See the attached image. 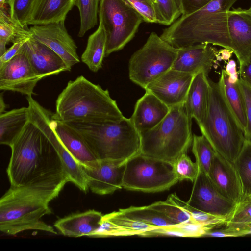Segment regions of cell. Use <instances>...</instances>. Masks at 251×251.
<instances>
[{
	"instance_id": "obj_48",
	"label": "cell",
	"mask_w": 251,
	"mask_h": 251,
	"mask_svg": "<svg viewBox=\"0 0 251 251\" xmlns=\"http://www.w3.org/2000/svg\"><path fill=\"white\" fill-rule=\"evenodd\" d=\"M5 104L4 102L2 94L0 95V113L1 114L5 112Z\"/></svg>"
},
{
	"instance_id": "obj_50",
	"label": "cell",
	"mask_w": 251,
	"mask_h": 251,
	"mask_svg": "<svg viewBox=\"0 0 251 251\" xmlns=\"http://www.w3.org/2000/svg\"><path fill=\"white\" fill-rule=\"evenodd\" d=\"M249 12L251 14V7H250L249 9H248Z\"/></svg>"
},
{
	"instance_id": "obj_46",
	"label": "cell",
	"mask_w": 251,
	"mask_h": 251,
	"mask_svg": "<svg viewBox=\"0 0 251 251\" xmlns=\"http://www.w3.org/2000/svg\"><path fill=\"white\" fill-rule=\"evenodd\" d=\"M236 66L235 61L233 59H230L228 61L225 69L229 76V81L233 83L238 81L239 79V73Z\"/></svg>"
},
{
	"instance_id": "obj_23",
	"label": "cell",
	"mask_w": 251,
	"mask_h": 251,
	"mask_svg": "<svg viewBox=\"0 0 251 251\" xmlns=\"http://www.w3.org/2000/svg\"><path fill=\"white\" fill-rule=\"evenodd\" d=\"M159 228L129 218L118 210L103 215L101 226L91 237L149 235Z\"/></svg>"
},
{
	"instance_id": "obj_17",
	"label": "cell",
	"mask_w": 251,
	"mask_h": 251,
	"mask_svg": "<svg viewBox=\"0 0 251 251\" xmlns=\"http://www.w3.org/2000/svg\"><path fill=\"white\" fill-rule=\"evenodd\" d=\"M50 126L64 146L75 160L83 167H95L97 158L82 135L69 124L52 114Z\"/></svg>"
},
{
	"instance_id": "obj_10",
	"label": "cell",
	"mask_w": 251,
	"mask_h": 251,
	"mask_svg": "<svg viewBox=\"0 0 251 251\" xmlns=\"http://www.w3.org/2000/svg\"><path fill=\"white\" fill-rule=\"evenodd\" d=\"M99 18L106 34L105 57L122 50L144 21L140 14L123 0H100Z\"/></svg>"
},
{
	"instance_id": "obj_18",
	"label": "cell",
	"mask_w": 251,
	"mask_h": 251,
	"mask_svg": "<svg viewBox=\"0 0 251 251\" xmlns=\"http://www.w3.org/2000/svg\"><path fill=\"white\" fill-rule=\"evenodd\" d=\"M172 69L194 75L203 72L206 75L217 62L218 50L209 44H196L178 48Z\"/></svg>"
},
{
	"instance_id": "obj_32",
	"label": "cell",
	"mask_w": 251,
	"mask_h": 251,
	"mask_svg": "<svg viewBox=\"0 0 251 251\" xmlns=\"http://www.w3.org/2000/svg\"><path fill=\"white\" fill-rule=\"evenodd\" d=\"M119 210L129 218L159 228L178 225L161 212L151 208L149 205L140 207L131 206Z\"/></svg>"
},
{
	"instance_id": "obj_35",
	"label": "cell",
	"mask_w": 251,
	"mask_h": 251,
	"mask_svg": "<svg viewBox=\"0 0 251 251\" xmlns=\"http://www.w3.org/2000/svg\"><path fill=\"white\" fill-rule=\"evenodd\" d=\"M192 151L194 154L199 170L208 175L215 154L212 146L203 135H193Z\"/></svg>"
},
{
	"instance_id": "obj_8",
	"label": "cell",
	"mask_w": 251,
	"mask_h": 251,
	"mask_svg": "<svg viewBox=\"0 0 251 251\" xmlns=\"http://www.w3.org/2000/svg\"><path fill=\"white\" fill-rule=\"evenodd\" d=\"M178 50L151 32L129 60L130 80L145 89L150 82L172 68Z\"/></svg>"
},
{
	"instance_id": "obj_11",
	"label": "cell",
	"mask_w": 251,
	"mask_h": 251,
	"mask_svg": "<svg viewBox=\"0 0 251 251\" xmlns=\"http://www.w3.org/2000/svg\"><path fill=\"white\" fill-rule=\"evenodd\" d=\"M26 99L31 120L44 132L56 149L69 181L86 193L89 188L82 167L67 150L50 126L53 113L40 105L32 96H27Z\"/></svg>"
},
{
	"instance_id": "obj_31",
	"label": "cell",
	"mask_w": 251,
	"mask_h": 251,
	"mask_svg": "<svg viewBox=\"0 0 251 251\" xmlns=\"http://www.w3.org/2000/svg\"><path fill=\"white\" fill-rule=\"evenodd\" d=\"M27 26H24L13 20L7 9H0V56L6 51V46L21 39L30 37Z\"/></svg>"
},
{
	"instance_id": "obj_12",
	"label": "cell",
	"mask_w": 251,
	"mask_h": 251,
	"mask_svg": "<svg viewBox=\"0 0 251 251\" xmlns=\"http://www.w3.org/2000/svg\"><path fill=\"white\" fill-rule=\"evenodd\" d=\"M24 45L13 58L0 65V90L32 96L37 83L43 78L33 71Z\"/></svg>"
},
{
	"instance_id": "obj_28",
	"label": "cell",
	"mask_w": 251,
	"mask_h": 251,
	"mask_svg": "<svg viewBox=\"0 0 251 251\" xmlns=\"http://www.w3.org/2000/svg\"><path fill=\"white\" fill-rule=\"evenodd\" d=\"M30 120L28 106L0 114V144L10 147Z\"/></svg>"
},
{
	"instance_id": "obj_2",
	"label": "cell",
	"mask_w": 251,
	"mask_h": 251,
	"mask_svg": "<svg viewBox=\"0 0 251 251\" xmlns=\"http://www.w3.org/2000/svg\"><path fill=\"white\" fill-rule=\"evenodd\" d=\"M10 147L11 153L6 173L11 186L66 174L56 149L31 119Z\"/></svg>"
},
{
	"instance_id": "obj_42",
	"label": "cell",
	"mask_w": 251,
	"mask_h": 251,
	"mask_svg": "<svg viewBox=\"0 0 251 251\" xmlns=\"http://www.w3.org/2000/svg\"><path fill=\"white\" fill-rule=\"evenodd\" d=\"M239 83L246 105L247 125L244 135L246 140L251 141V86L240 79Z\"/></svg>"
},
{
	"instance_id": "obj_9",
	"label": "cell",
	"mask_w": 251,
	"mask_h": 251,
	"mask_svg": "<svg viewBox=\"0 0 251 251\" xmlns=\"http://www.w3.org/2000/svg\"><path fill=\"white\" fill-rule=\"evenodd\" d=\"M178 181L173 163L140 153L125 163L122 184L125 189L158 192L169 189Z\"/></svg>"
},
{
	"instance_id": "obj_44",
	"label": "cell",
	"mask_w": 251,
	"mask_h": 251,
	"mask_svg": "<svg viewBox=\"0 0 251 251\" xmlns=\"http://www.w3.org/2000/svg\"><path fill=\"white\" fill-rule=\"evenodd\" d=\"M28 38L21 39L13 43L12 46L7 50L3 54L0 56V65L7 62L18 54L24 43Z\"/></svg>"
},
{
	"instance_id": "obj_20",
	"label": "cell",
	"mask_w": 251,
	"mask_h": 251,
	"mask_svg": "<svg viewBox=\"0 0 251 251\" xmlns=\"http://www.w3.org/2000/svg\"><path fill=\"white\" fill-rule=\"evenodd\" d=\"M227 28L231 50L239 65L251 54V14L240 8L227 13Z\"/></svg>"
},
{
	"instance_id": "obj_3",
	"label": "cell",
	"mask_w": 251,
	"mask_h": 251,
	"mask_svg": "<svg viewBox=\"0 0 251 251\" xmlns=\"http://www.w3.org/2000/svg\"><path fill=\"white\" fill-rule=\"evenodd\" d=\"M237 0H212L195 12L181 15L160 36L176 48L206 43L232 50L227 13Z\"/></svg>"
},
{
	"instance_id": "obj_39",
	"label": "cell",
	"mask_w": 251,
	"mask_h": 251,
	"mask_svg": "<svg viewBox=\"0 0 251 251\" xmlns=\"http://www.w3.org/2000/svg\"><path fill=\"white\" fill-rule=\"evenodd\" d=\"M173 168L179 181L186 179L193 182L199 172L197 163L193 162L186 153L181 154L174 162Z\"/></svg>"
},
{
	"instance_id": "obj_1",
	"label": "cell",
	"mask_w": 251,
	"mask_h": 251,
	"mask_svg": "<svg viewBox=\"0 0 251 251\" xmlns=\"http://www.w3.org/2000/svg\"><path fill=\"white\" fill-rule=\"evenodd\" d=\"M69 181L65 173L44 177L27 184L10 186L0 199V230L14 236L26 230L57 234L42 220L52 213L50 203Z\"/></svg>"
},
{
	"instance_id": "obj_16",
	"label": "cell",
	"mask_w": 251,
	"mask_h": 251,
	"mask_svg": "<svg viewBox=\"0 0 251 251\" xmlns=\"http://www.w3.org/2000/svg\"><path fill=\"white\" fill-rule=\"evenodd\" d=\"M125 163L103 160H99L93 168L82 167L88 188L100 195L110 194L122 188Z\"/></svg>"
},
{
	"instance_id": "obj_43",
	"label": "cell",
	"mask_w": 251,
	"mask_h": 251,
	"mask_svg": "<svg viewBox=\"0 0 251 251\" xmlns=\"http://www.w3.org/2000/svg\"><path fill=\"white\" fill-rule=\"evenodd\" d=\"M212 0H181L182 15H187L195 12L208 4Z\"/></svg>"
},
{
	"instance_id": "obj_47",
	"label": "cell",
	"mask_w": 251,
	"mask_h": 251,
	"mask_svg": "<svg viewBox=\"0 0 251 251\" xmlns=\"http://www.w3.org/2000/svg\"><path fill=\"white\" fill-rule=\"evenodd\" d=\"M233 53L231 50L224 48L218 51L217 60V61H227L229 60Z\"/></svg>"
},
{
	"instance_id": "obj_33",
	"label": "cell",
	"mask_w": 251,
	"mask_h": 251,
	"mask_svg": "<svg viewBox=\"0 0 251 251\" xmlns=\"http://www.w3.org/2000/svg\"><path fill=\"white\" fill-rule=\"evenodd\" d=\"M166 200L187 212L195 224L206 226L211 230L222 227L226 224L228 216H218L197 210L181 200L175 193L170 195Z\"/></svg>"
},
{
	"instance_id": "obj_45",
	"label": "cell",
	"mask_w": 251,
	"mask_h": 251,
	"mask_svg": "<svg viewBox=\"0 0 251 251\" xmlns=\"http://www.w3.org/2000/svg\"><path fill=\"white\" fill-rule=\"evenodd\" d=\"M239 66V79L251 86V54L246 62Z\"/></svg>"
},
{
	"instance_id": "obj_27",
	"label": "cell",
	"mask_w": 251,
	"mask_h": 251,
	"mask_svg": "<svg viewBox=\"0 0 251 251\" xmlns=\"http://www.w3.org/2000/svg\"><path fill=\"white\" fill-rule=\"evenodd\" d=\"M251 234V195L237 203L226 225L214 232L216 237H239Z\"/></svg>"
},
{
	"instance_id": "obj_52",
	"label": "cell",
	"mask_w": 251,
	"mask_h": 251,
	"mask_svg": "<svg viewBox=\"0 0 251 251\" xmlns=\"http://www.w3.org/2000/svg\"><path fill=\"white\" fill-rule=\"evenodd\" d=\"M250 7H251V6H250Z\"/></svg>"
},
{
	"instance_id": "obj_37",
	"label": "cell",
	"mask_w": 251,
	"mask_h": 251,
	"mask_svg": "<svg viewBox=\"0 0 251 251\" xmlns=\"http://www.w3.org/2000/svg\"><path fill=\"white\" fill-rule=\"evenodd\" d=\"M157 23L170 25L182 15L181 0H155Z\"/></svg>"
},
{
	"instance_id": "obj_26",
	"label": "cell",
	"mask_w": 251,
	"mask_h": 251,
	"mask_svg": "<svg viewBox=\"0 0 251 251\" xmlns=\"http://www.w3.org/2000/svg\"><path fill=\"white\" fill-rule=\"evenodd\" d=\"M76 0H35L27 25H42L65 21Z\"/></svg>"
},
{
	"instance_id": "obj_14",
	"label": "cell",
	"mask_w": 251,
	"mask_h": 251,
	"mask_svg": "<svg viewBox=\"0 0 251 251\" xmlns=\"http://www.w3.org/2000/svg\"><path fill=\"white\" fill-rule=\"evenodd\" d=\"M191 193L187 203L197 210L221 216H228L236 204L221 195L207 175L199 171L193 182Z\"/></svg>"
},
{
	"instance_id": "obj_49",
	"label": "cell",
	"mask_w": 251,
	"mask_h": 251,
	"mask_svg": "<svg viewBox=\"0 0 251 251\" xmlns=\"http://www.w3.org/2000/svg\"><path fill=\"white\" fill-rule=\"evenodd\" d=\"M8 0H0V9H7L6 4Z\"/></svg>"
},
{
	"instance_id": "obj_41",
	"label": "cell",
	"mask_w": 251,
	"mask_h": 251,
	"mask_svg": "<svg viewBox=\"0 0 251 251\" xmlns=\"http://www.w3.org/2000/svg\"><path fill=\"white\" fill-rule=\"evenodd\" d=\"M135 9L144 21L157 23L155 3L152 0H123Z\"/></svg>"
},
{
	"instance_id": "obj_25",
	"label": "cell",
	"mask_w": 251,
	"mask_h": 251,
	"mask_svg": "<svg viewBox=\"0 0 251 251\" xmlns=\"http://www.w3.org/2000/svg\"><path fill=\"white\" fill-rule=\"evenodd\" d=\"M208 77L203 72L194 75L184 103L187 116L191 120L194 118L198 126L203 122L207 112L209 97Z\"/></svg>"
},
{
	"instance_id": "obj_30",
	"label": "cell",
	"mask_w": 251,
	"mask_h": 251,
	"mask_svg": "<svg viewBox=\"0 0 251 251\" xmlns=\"http://www.w3.org/2000/svg\"><path fill=\"white\" fill-rule=\"evenodd\" d=\"M220 79L227 102L244 132L247 125L246 105L239 79L234 83L230 82L228 74L223 69Z\"/></svg>"
},
{
	"instance_id": "obj_6",
	"label": "cell",
	"mask_w": 251,
	"mask_h": 251,
	"mask_svg": "<svg viewBox=\"0 0 251 251\" xmlns=\"http://www.w3.org/2000/svg\"><path fill=\"white\" fill-rule=\"evenodd\" d=\"M209 97L206 116L199 126L215 151L234 163L244 144V132L225 96L221 80L208 77Z\"/></svg>"
},
{
	"instance_id": "obj_34",
	"label": "cell",
	"mask_w": 251,
	"mask_h": 251,
	"mask_svg": "<svg viewBox=\"0 0 251 251\" xmlns=\"http://www.w3.org/2000/svg\"><path fill=\"white\" fill-rule=\"evenodd\" d=\"M233 163L241 182L243 199L251 195V141L245 139Z\"/></svg>"
},
{
	"instance_id": "obj_5",
	"label": "cell",
	"mask_w": 251,
	"mask_h": 251,
	"mask_svg": "<svg viewBox=\"0 0 251 251\" xmlns=\"http://www.w3.org/2000/svg\"><path fill=\"white\" fill-rule=\"evenodd\" d=\"M67 123L82 135L99 160L125 163L140 153V134L130 118L125 117L116 122Z\"/></svg>"
},
{
	"instance_id": "obj_29",
	"label": "cell",
	"mask_w": 251,
	"mask_h": 251,
	"mask_svg": "<svg viewBox=\"0 0 251 251\" xmlns=\"http://www.w3.org/2000/svg\"><path fill=\"white\" fill-rule=\"evenodd\" d=\"M106 34L100 22L97 29L89 36L81 59L89 69L97 72L102 67L106 46Z\"/></svg>"
},
{
	"instance_id": "obj_22",
	"label": "cell",
	"mask_w": 251,
	"mask_h": 251,
	"mask_svg": "<svg viewBox=\"0 0 251 251\" xmlns=\"http://www.w3.org/2000/svg\"><path fill=\"white\" fill-rule=\"evenodd\" d=\"M170 108L152 93L146 91L137 101L130 118L139 134L151 129L168 114Z\"/></svg>"
},
{
	"instance_id": "obj_24",
	"label": "cell",
	"mask_w": 251,
	"mask_h": 251,
	"mask_svg": "<svg viewBox=\"0 0 251 251\" xmlns=\"http://www.w3.org/2000/svg\"><path fill=\"white\" fill-rule=\"evenodd\" d=\"M103 216L100 212L88 210L60 218L54 223V226L66 236L91 237L101 226Z\"/></svg>"
},
{
	"instance_id": "obj_36",
	"label": "cell",
	"mask_w": 251,
	"mask_h": 251,
	"mask_svg": "<svg viewBox=\"0 0 251 251\" xmlns=\"http://www.w3.org/2000/svg\"><path fill=\"white\" fill-rule=\"evenodd\" d=\"M100 0H76L80 19L78 36L82 37L98 23Z\"/></svg>"
},
{
	"instance_id": "obj_40",
	"label": "cell",
	"mask_w": 251,
	"mask_h": 251,
	"mask_svg": "<svg viewBox=\"0 0 251 251\" xmlns=\"http://www.w3.org/2000/svg\"><path fill=\"white\" fill-rule=\"evenodd\" d=\"M35 0H8L10 15L22 25L27 26Z\"/></svg>"
},
{
	"instance_id": "obj_19",
	"label": "cell",
	"mask_w": 251,
	"mask_h": 251,
	"mask_svg": "<svg viewBox=\"0 0 251 251\" xmlns=\"http://www.w3.org/2000/svg\"><path fill=\"white\" fill-rule=\"evenodd\" d=\"M208 176L216 189L224 197L235 204L241 201L242 186L233 163L215 152Z\"/></svg>"
},
{
	"instance_id": "obj_15",
	"label": "cell",
	"mask_w": 251,
	"mask_h": 251,
	"mask_svg": "<svg viewBox=\"0 0 251 251\" xmlns=\"http://www.w3.org/2000/svg\"><path fill=\"white\" fill-rule=\"evenodd\" d=\"M194 75L171 69L150 82L145 90L169 108L184 104Z\"/></svg>"
},
{
	"instance_id": "obj_13",
	"label": "cell",
	"mask_w": 251,
	"mask_h": 251,
	"mask_svg": "<svg viewBox=\"0 0 251 251\" xmlns=\"http://www.w3.org/2000/svg\"><path fill=\"white\" fill-rule=\"evenodd\" d=\"M30 30L35 39L54 51L70 69L80 62L77 46L68 33L64 21L34 25Z\"/></svg>"
},
{
	"instance_id": "obj_51",
	"label": "cell",
	"mask_w": 251,
	"mask_h": 251,
	"mask_svg": "<svg viewBox=\"0 0 251 251\" xmlns=\"http://www.w3.org/2000/svg\"><path fill=\"white\" fill-rule=\"evenodd\" d=\"M155 3V0H152Z\"/></svg>"
},
{
	"instance_id": "obj_4",
	"label": "cell",
	"mask_w": 251,
	"mask_h": 251,
	"mask_svg": "<svg viewBox=\"0 0 251 251\" xmlns=\"http://www.w3.org/2000/svg\"><path fill=\"white\" fill-rule=\"evenodd\" d=\"M54 115L66 123L116 122L125 118L108 90L82 75L69 81L58 95Z\"/></svg>"
},
{
	"instance_id": "obj_21",
	"label": "cell",
	"mask_w": 251,
	"mask_h": 251,
	"mask_svg": "<svg viewBox=\"0 0 251 251\" xmlns=\"http://www.w3.org/2000/svg\"><path fill=\"white\" fill-rule=\"evenodd\" d=\"M24 46L33 71L42 78L71 71V69L57 54L32 36L28 38Z\"/></svg>"
},
{
	"instance_id": "obj_7",
	"label": "cell",
	"mask_w": 251,
	"mask_h": 251,
	"mask_svg": "<svg viewBox=\"0 0 251 251\" xmlns=\"http://www.w3.org/2000/svg\"><path fill=\"white\" fill-rule=\"evenodd\" d=\"M191 127L184 104L170 108L156 126L140 134V154L173 163L192 145Z\"/></svg>"
},
{
	"instance_id": "obj_38",
	"label": "cell",
	"mask_w": 251,
	"mask_h": 251,
	"mask_svg": "<svg viewBox=\"0 0 251 251\" xmlns=\"http://www.w3.org/2000/svg\"><path fill=\"white\" fill-rule=\"evenodd\" d=\"M151 208L158 211L176 224H195L190 215L179 206L166 201H159L149 205Z\"/></svg>"
}]
</instances>
